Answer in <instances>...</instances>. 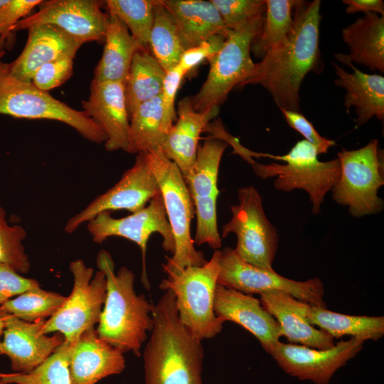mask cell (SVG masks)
I'll return each instance as SVG.
<instances>
[{
	"label": "cell",
	"instance_id": "cell-26",
	"mask_svg": "<svg viewBox=\"0 0 384 384\" xmlns=\"http://www.w3.org/2000/svg\"><path fill=\"white\" fill-rule=\"evenodd\" d=\"M161 2L175 22L185 50L213 35L227 36L230 31L210 1L161 0Z\"/></svg>",
	"mask_w": 384,
	"mask_h": 384
},
{
	"label": "cell",
	"instance_id": "cell-50",
	"mask_svg": "<svg viewBox=\"0 0 384 384\" xmlns=\"http://www.w3.org/2000/svg\"><path fill=\"white\" fill-rule=\"evenodd\" d=\"M2 374H3V373H0V378H1V376L2 375ZM0 384H1V383H0Z\"/></svg>",
	"mask_w": 384,
	"mask_h": 384
},
{
	"label": "cell",
	"instance_id": "cell-24",
	"mask_svg": "<svg viewBox=\"0 0 384 384\" xmlns=\"http://www.w3.org/2000/svg\"><path fill=\"white\" fill-rule=\"evenodd\" d=\"M341 34L349 53H334L337 60L346 65L361 64L383 73L384 16L367 13L343 28Z\"/></svg>",
	"mask_w": 384,
	"mask_h": 384
},
{
	"label": "cell",
	"instance_id": "cell-2",
	"mask_svg": "<svg viewBox=\"0 0 384 384\" xmlns=\"http://www.w3.org/2000/svg\"><path fill=\"white\" fill-rule=\"evenodd\" d=\"M152 320L144 351L145 384H203L202 340L180 321L171 290L153 306Z\"/></svg>",
	"mask_w": 384,
	"mask_h": 384
},
{
	"label": "cell",
	"instance_id": "cell-16",
	"mask_svg": "<svg viewBox=\"0 0 384 384\" xmlns=\"http://www.w3.org/2000/svg\"><path fill=\"white\" fill-rule=\"evenodd\" d=\"M104 1H42L36 13L20 20L14 32L38 24L55 26L82 43H104L109 15L102 11Z\"/></svg>",
	"mask_w": 384,
	"mask_h": 384
},
{
	"label": "cell",
	"instance_id": "cell-42",
	"mask_svg": "<svg viewBox=\"0 0 384 384\" xmlns=\"http://www.w3.org/2000/svg\"><path fill=\"white\" fill-rule=\"evenodd\" d=\"M226 36L213 35L197 46L186 50L178 62V65L186 75L199 65L204 60H208L223 48Z\"/></svg>",
	"mask_w": 384,
	"mask_h": 384
},
{
	"label": "cell",
	"instance_id": "cell-47",
	"mask_svg": "<svg viewBox=\"0 0 384 384\" xmlns=\"http://www.w3.org/2000/svg\"><path fill=\"white\" fill-rule=\"evenodd\" d=\"M4 322L2 321V319L0 316V354H1L2 353V348H1V337L4 333Z\"/></svg>",
	"mask_w": 384,
	"mask_h": 384
},
{
	"label": "cell",
	"instance_id": "cell-14",
	"mask_svg": "<svg viewBox=\"0 0 384 384\" xmlns=\"http://www.w3.org/2000/svg\"><path fill=\"white\" fill-rule=\"evenodd\" d=\"M160 193L158 182L151 169L149 152L138 153L133 166L123 173L119 181L70 218L64 230L73 233L104 212L119 210H127L132 213L137 212Z\"/></svg>",
	"mask_w": 384,
	"mask_h": 384
},
{
	"label": "cell",
	"instance_id": "cell-5",
	"mask_svg": "<svg viewBox=\"0 0 384 384\" xmlns=\"http://www.w3.org/2000/svg\"><path fill=\"white\" fill-rule=\"evenodd\" d=\"M221 250L201 266L187 267L162 279L159 288L171 290L181 323L202 341L220 334L224 322L214 311V299L220 273Z\"/></svg>",
	"mask_w": 384,
	"mask_h": 384
},
{
	"label": "cell",
	"instance_id": "cell-3",
	"mask_svg": "<svg viewBox=\"0 0 384 384\" xmlns=\"http://www.w3.org/2000/svg\"><path fill=\"white\" fill-rule=\"evenodd\" d=\"M97 265L107 281L105 304L98 322V336L123 353L140 356V350L153 325L152 310L144 294L134 290V274L126 267L117 272L111 255L101 250Z\"/></svg>",
	"mask_w": 384,
	"mask_h": 384
},
{
	"label": "cell",
	"instance_id": "cell-27",
	"mask_svg": "<svg viewBox=\"0 0 384 384\" xmlns=\"http://www.w3.org/2000/svg\"><path fill=\"white\" fill-rule=\"evenodd\" d=\"M104 43L102 55L95 69L92 80L124 84L134 55L142 48L124 23L110 15Z\"/></svg>",
	"mask_w": 384,
	"mask_h": 384
},
{
	"label": "cell",
	"instance_id": "cell-48",
	"mask_svg": "<svg viewBox=\"0 0 384 384\" xmlns=\"http://www.w3.org/2000/svg\"><path fill=\"white\" fill-rule=\"evenodd\" d=\"M8 0H0V7L5 4Z\"/></svg>",
	"mask_w": 384,
	"mask_h": 384
},
{
	"label": "cell",
	"instance_id": "cell-30",
	"mask_svg": "<svg viewBox=\"0 0 384 384\" xmlns=\"http://www.w3.org/2000/svg\"><path fill=\"white\" fill-rule=\"evenodd\" d=\"M165 74L149 48L135 53L124 84L129 117L142 103L161 95Z\"/></svg>",
	"mask_w": 384,
	"mask_h": 384
},
{
	"label": "cell",
	"instance_id": "cell-33",
	"mask_svg": "<svg viewBox=\"0 0 384 384\" xmlns=\"http://www.w3.org/2000/svg\"><path fill=\"white\" fill-rule=\"evenodd\" d=\"M149 48L165 72L178 64L185 51L176 23L161 0H156Z\"/></svg>",
	"mask_w": 384,
	"mask_h": 384
},
{
	"label": "cell",
	"instance_id": "cell-29",
	"mask_svg": "<svg viewBox=\"0 0 384 384\" xmlns=\"http://www.w3.org/2000/svg\"><path fill=\"white\" fill-rule=\"evenodd\" d=\"M171 127L166 119L161 95L142 103L129 117L127 152L161 149Z\"/></svg>",
	"mask_w": 384,
	"mask_h": 384
},
{
	"label": "cell",
	"instance_id": "cell-6",
	"mask_svg": "<svg viewBox=\"0 0 384 384\" xmlns=\"http://www.w3.org/2000/svg\"><path fill=\"white\" fill-rule=\"evenodd\" d=\"M149 158L174 239V251L162 265L164 272L169 275L187 267L203 265L208 260L201 251L195 248L191 234L195 208L179 169L161 149L149 152Z\"/></svg>",
	"mask_w": 384,
	"mask_h": 384
},
{
	"label": "cell",
	"instance_id": "cell-11",
	"mask_svg": "<svg viewBox=\"0 0 384 384\" xmlns=\"http://www.w3.org/2000/svg\"><path fill=\"white\" fill-rule=\"evenodd\" d=\"M238 197V204L230 207L232 217L223 226L220 237L234 233L237 238L234 250L240 259L257 267L273 269L279 236L265 215L262 197L252 186L239 188Z\"/></svg>",
	"mask_w": 384,
	"mask_h": 384
},
{
	"label": "cell",
	"instance_id": "cell-49",
	"mask_svg": "<svg viewBox=\"0 0 384 384\" xmlns=\"http://www.w3.org/2000/svg\"><path fill=\"white\" fill-rule=\"evenodd\" d=\"M5 51H0V59L4 55Z\"/></svg>",
	"mask_w": 384,
	"mask_h": 384
},
{
	"label": "cell",
	"instance_id": "cell-46",
	"mask_svg": "<svg viewBox=\"0 0 384 384\" xmlns=\"http://www.w3.org/2000/svg\"><path fill=\"white\" fill-rule=\"evenodd\" d=\"M343 3L346 5L347 14L373 12L384 16V3L382 0H343Z\"/></svg>",
	"mask_w": 384,
	"mask_h": 384
},
{
	"label": "cell",
	"instance_id": "cell-25",
	"mask_svg": "<svg viewBox=\"0 0 384 384\" xmlns=\"http://www.w3.org/2000/svg\"><path fill=\"white\" fill-rule=\"evenodd\" d=\"M337 78L335 85L346 90L344 107L346 112L354 107L357 126L368 122L373 117L384 119V77L368 74L358 70L353 64L348 66L352 72L332 63Z\"/></svg>",
	"mask_w": 384,
	"mask_h": 384
},
{
	"label": "cell",
	"instance_id": "cell-21",
	"mask_svg": "<svg viewBox=\"0 0 384 384\" xmlns=\"http://www.w3.org/2000/svg\"><path fill=\"white\" fill-rule=\"evenodd\" d=\"M69 373L71 384H96L125 368L123 353L101 339L95 328L70 343Z\"/></svg>",
	"mask_w": 384,
	"mask_h": 384
},
{
	"label": "cell",
	"instance_id": "cell-31",
	"mask_svg": "<svg viewBox=\"0 0 384 384\" xmlns=\"http://www.w3.org/2000/svg\"><path fill=\"white\" fill-rule=\"evenodd\" d=\"M228 144L208 139L198 144L193 165L183 177L192 197H218V176L222 156Z\"/></svg>",
	"mask_w": 384,
	"mask_h": 384
},
{
	"label": "cell",
	"instance_id": "cell-23",
	"mask_svg": "<svg viewBox=\"0 0 384 384\" xmlns=\"http://www.w3.org/2000/svg\"><path fill=\"white\" fill-rule=\"evenodd\" d=\"M262 306L280 326L282 336L289 343L316 349H327L335 345L334 338L307 322L302 312V301L284 291L260 294Z\"/></svg>",
	"mask_w": 384,
	"mask_h": 384
},
{
	"label": "cell",
	"instance_id": "cell-28",
	"mask_svg": "<svg viewBox=\"0 0 384 384\" xmlns=\"http://www.w3.org/2000/svg\"><path fill=\"white\" fill-rule=\"evenodd\" d=\"M302 312L309 324L334 338L344 336L378 341L384 336V317L343 314L302 301Z\"/></svg>",
	"mask_w": 384,
	"mask_h": 384
},
{
	"label": "cell",
	"instance_id": "cell-9",
	"mask_svg": "<svg viewBox=\"0 0 384 384\" xmlns=\"http://www.w3.org/2000/svg\"><path fill=\"white\" fill-rule=\"evenodd\" d=\"M337 158L341 173L331 189L334 200L357 218L381 212L384 203L378 191L384 184L383 158L378 139L358 149H343Z\"/></svg>",
	"mask_w": 384,
	"mask_h": 384
},
{
	"label": "cell",
	"instance_id": "cell-39",
	"mask_svg": "<svg viewBox=\"0 0 384 384\" xmlns=\"http://www.w3.org/2000/svg\"><path fill=\"white\" fill-rule=\"evenodd\" d=\"M225 28L237 30L265 11V0H210Z\"/></svg>",
	"mask_w": 384,
	"mask_h": 384
},
{
	"label": "cell",
	"instance_id": "cell-18",
	"mask_svg": "<svg viewBox=\"0 0 384 384\" xmlns=\"http://www.w3.org/2000/svg\"><path fill=\"white\" fill-rule=\"evenodd\" d=\"M214 311L223 322H234L251 333L266 352L282 336L278 322L252 294L218 284Z\"/></svg>",
	"mask_w": 384,
	"mask_h": 384
},
{
	"label": "cell",
	"instance_id": "cell-40",
	"mask_svg": "<svg viewBox=\"0 0 384 384\" xmlns=\"http://www.w3.org/2000/svg\"><path fill=\"white\" fill-rule=\"evenodd\" d=\"M42 0H8L0 7V51L4 48H11L15 43L14 28Z\"/></svg>",
	"mask_w": 384,
	"mask_h": 384
},
{
	"label": "cell",
	"instance_id": "cell-22",
	"mask_svg": "<svg viewBox=\"0 0 384 384\" xmlns=\"http://www.w3.org/2000/svg\"><path fill=\"white\" fill-rule=\"evenodd\" d=\"M219 110L213 108L197 112L193 107L190 97H185L178 102L176 119L161 150L177 166L183 177L194 164L201 134Z\"/></svg>",
	"mask_w": 384,
	"mask_h": 384
},
{
	"label": "cell",
	"instance_id": "cell-19",
	"mask_svg": "<svg viewBox=\"0 0 384 384\" xmlns=\"http://www.w3.org/2000/svg\"><path fill=\"white\" fill-rule=\"evenodd\" d=\"M82 107L105 133V148L107 151H127L129 116L124 83L92 80L90 95L87 100L82 101Z\"/></svg>",
	"mask_w": 384,
	"mask_h": 384
},
{
	"label": "cell",
	"instance_id": "cell-38",
	"mask_svg": "<svg viewBox=\"0 0 384 384\" xmlns=\"http://www.w3.org/2000/svg\"><path fill=\"white\" fill-rule=\"evenodd\" d=\"M217 198L192 197L196 215V230L193 244H208L214 250H220L222 238L217 223Z\"/></svg>",
	"mask_w": 384,
	"mask_h": 384
},
{
	"label": "cell",
	"instance_id": "cell-17",
	"mask_svg": "<svg viewBox=\"0 0 384 384\" xmlns=\"http://www.w3.org/2000/svg\"><path fill=\"white\" fill-rule=\"evenodd\" d=\"M0 316L4 325L1 354L9 356L11 368L16 373H30L65 341L60 333L53 336L43 333L46 319L27 322L2 311Z\"/></svg>",
	"mask_w": 384,
	"mask_h": 384
},
{
	"label": "cell",
	"instance_id": "cell-4",
	"mask_svg": "<svg viewBox=\"0 0 384 384\" xmlns=\"http://www.w3.org/2000/svg\"><path fill=\"white\" fill-rule=\"evenodd\" d=\"M319 154L314 145L302 139L284 155L256 154V157L270 158L284 164H263L252 158L247 161L257 176L263 179L276 177L274 181L276 189L285 192L294 189L306 191L312 206L311 212L316 215L320 213L325 196L337 183L341 173L338 158L321 161L318 159Z\"/></svg>",
	"mask_w": 384,
	"mask_h": 384
},
{
	"label": "cell",
	"instance_id": "cell-34",
	"mask_svg": "<svg viewBox=\"0 0 384 384\" xmlns=\"http://www.w3.org/2000/svg\"><path fill=\"white\" fill-rule=\"evenodd\" d=\"M65 298L60 294L42 289L39 286L6 301L0 306V311L27 322H36L52 316Z\"/></svg>",
	"mask_w": 384,
	"mask_h": 384
},
{
	"label": "cell",
	"instance_id": "cell-44",
	"mask_svg": "<svg viewBox=\"0 0 384 384\" xmlns=\"http://www.w3.org/2000/svg\"><path fill=\"white\" fill-rule=\"evenodd\" d=\"M39 286L36 279L24 277L9 265L0 262V306L11 297Z\"/></svg>",
	"mask_w": 384,
	"mask_h": 384
},
{
	"label": "cell",
	"instance_id": "cell-36",
	"mask_svg": "<svg viewBox=\"0 0 384 384\" xmlns=\"http://www.w3.org/2000/svg\"><path fill=\"white\" fill-rule=\"evenodd\" d=\"M104 1L108 14L121 20L142 48H149L156 0Z\"/></svg>",
	"mask_w": 384,
	"mask_h": 384
},
{
	"label": "cell",
	"instance_id": "cell-35",
	"mask_svg": "<svg viewBox=\"0 0 384 384\" xmlns=\"http://www.w3.org/2000/svg\"><path fill=\"white\" fill-rule=\"evenodd\" d=\"M70 346V343L64 341L45 361L28 373H3L1 384H71Z\"/></svg>",
	"mask_w": 384,
	"mask_h": 384
},
{
	"label": "cell",
	"instance_id": "cell-7",
	"mask_svg": "<svg viewBox=\"0 0 384 384\" xmlns=\"http://www.w3.org/2000/svg\"><path fill=\"white\" fill-rule=\"evenodd\" d=\"M0 114L15 118L50 119L68 124L88 141L105 143L102 127L83 110H76L31 82L21 81L0 59Z\"/></svg>",
	"mask_w": 384,
	"mask_h": 384
},
{
	"label": "cell",
	"instance_id": "cell-43",
	"mask_svg": "<svg viewBox=\"0 0 384 384\" xmlns=\"http://www.w3.org/2000/svg\"><path fill=\"white\" fill-rule=\"evenodd\" d=\"M279 110L289 126L302 135L304 140L314 145L319 154L326 153L330 147L336 144L335 141L321 136L312 123L300 112Z\"/></svg>",
	"mask_w": 384,
	"mask_h": 384
},
{
	"label": "cell",
	"instance_id": "cell-20",
	"mask_svg": "<svg viewBox=\"0 0 384 384\" xmlns=\"http://www.w3.org/2000/svg\"><path fill=\"white\" fill-rule=\"evenodd\" d=\"M83 43L61 28L50 24H38L28 28V38L18 57L8 64L16 79L31 82L43 65L65 56L75 57Z\"/></svg>",
	"mask_w": 384,
	"mask_h": 384
},
{
	"label": "cell",
	"instance_id": "cell-8",
	"mask_svg": "<svg viewBox=\"0 0 384 384\" xmlns=\"http://www.w3.org/2000/svg\"><path fill=\"white\" fill-rule=\"evenodd\" d=\"M264 14L239 29L230 30L223 48L208 60L207 78L199 91L190 97L196 111L220 109L230 92L251 73L255 64L251 58V43L261 29Z\"/></svg>",
	"mask_w": 384,
	"mask_h": 384
},
{
	"label": "cell",
	"instance_id": "cell-41",
	"mask_svg": "<svg viewBox=\"0 0 384 384\" xmlns=\"http://www.w3.org/2000/svg\"><path fill=\"white\" fill-rule=\"evenodd\" d=\"M73 58L65 56L43 65L33 75L31 83L45 92L60 86L73 74Z\"/></svg>",
	"mask_w": 384,
	"mask_h": 384
},
{
	"label": "cell",
	"instance_id": "cell-12",
	"mask_svg": "<svg viewBox=\"0 0 384 384\" xmlns=\"http://www.w3.org/2000/svg\"><path fill=\"white\" fill-rule=\"evenodd\" d=\"M218 284L245 294H261L279 290L310 304L326 307L324 300V286L318 277L295 281L266 269L250 265L235 253L233 248L221 250Z\"/></svg>",
	"mask_w": 384,
	"mask_h": 384
},
{
	"label": "cell",
	"instance_id": "cell-10",
	"mask_svg": "<svg viewBox=\"0 0 384 384\" xmlns=\"http://www.w3.org/2000/svg\"><path fill=\"white\" fill-rule=\"evenodd\" d=\"M73 277V287L62 306L46 320L43 334L60 333L65 341L75 343L85 331L98 324L107 292L106 277L99 270L95 273L83 260L70 264Z\"/></svg>",
	"mask_w": 384,
	"mask_h": 384
},
{
	"label": "cell",
	"instance_id": "cell-37",
	"mask_svg": "<svg viewBox=\"0 0 384 384\" xmlns=\"http://www.w3.org/2000/svg\"><path fill=\"white\" fill-rule=\"evenodd\" d=\"M26 230L20 225H10L4 209L0 206V262L7 264L19 274L27 273L31 264L23 241Z\"/></svg>",
	"mask_w": 384,
	"mask_h": 384
},
{
	"label": "cell",
	"instance_id": "cell-32",
	"mask_svg": "<svg viewBox=\"0 0 384 384\" xmlns=\"http://www.w3.org/2000/svg\"><path fill=\"white\" fill-rule=\"evenodd\" d=\"M297 0H265V11L259 33L253 39L250 50L262 58L282 43L291 31L293 10Z\"/></svg>",
	"mask_w": 384,
	"mask_h": 384
},
{
	"label": "cell",
	"instance_id": "cell-13",
	"mask_svg": "<svg viewBox=\"0 0 384 384\" xmlns=\"http://www.w3.org/2000/svg\"><path fill=\"white\" fill-rule=\"evenodd\" d=\"M87 229L92 240L102 244L110 237H120L136 243L142 257V281L147 289L150 284L146 267V253L150 236L157 233L162 237V247L171 254L174 251V239L167 219L161 194L152 198L143 209L120 218H113L110 212L95 216L87 224Z\"/></svg>",
	"mask_w": 384,
	"mask_h": 384
},
{
	"label": "cell",
	"instance_id": "cell-45",
	"mask_svg": "<svg viewBox=\"0 0 384 384\" xmlns=\"http://www.w3.org/2000/svg\"><path fill=\"white\" fill-rule=\"evenodd\" d=\"M184 72L178 65L166 72L161 90V99L165 117L167 122L173 126L176 119L175 110V99L178 90L181 85Z\"/></svg>",
	"mask_w": 384,
	"mask_h": 384
},
{
	"label": "cell",
	"instance_id": "cell-1",
	"mask_svg": "<svg viewBox=\"0 0 384 384\" xmlns=\"http://www.w3.org/2000/svg\"><path fill=\"white\" fill-rule=\"evenodd\" d=\"M321 1L297 0L293 23L286 39L255 64L249 76L238 85H260L279 109L300 112L299 90L309 72L320 73Z\"/></svg>",
	"mask_w": 384,
	"mask_h": 384
},
{
	"label": "cell",
	"instance_id": "cell-15",
	"mask_svg": "<svg viewBox=\"0 0 384 384\" xmlns=\"http://www.w3.org/2000/svg\"><path fill=\"white\" fill-rule=\"evenodd\" d=\"M365 341L351 337L327 349L279 341L266 353L290 375L315 384H328L336 371L362 350Z\"/></svg>",
	"mask_w": 384,
	"mask_h": 384
}]
</instances>
